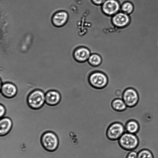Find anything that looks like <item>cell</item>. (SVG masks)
<instances>
[{
  "label": "cell",
  "instance_id": "obj_1",
  "mask_svg": "<svg viewBox=\"0 0 158 158\" xmlns=\"http://www.w3.org/2000/svg\"><path fill=\"white\" fill-rule=\"evenodd\" d=\"M89 85L93 88L97 89H102L108 84L109 79L104 72L99 70L92 71L87 77Z\"/></svg>",
  "mask_w": 158,
  "mask_h": 158
},
{
  "label": "cell",
  "instance_id": "obj_2",
  "mask_svg": "<svg viewBox=\"0 0 158 158\" xmlns=\"http://www.w3.org/2000/svg\"><path fill=\"white\" fill-rule=\"evenodd\" d=\"M27 102L31 109L33 110H39L45 103V94L40 89H34L28 94Z\"/></svg>",
  "mask_w": 158,
  "mask_h": 158
},
{
  "label": "cell",
  "instance_id": "obj_3",
  "mask_svg": "<svg viewBox=\"0 0 158 158\" xmlns=\"http://www.w3.org/2000/svg\"><path fill=\"white\" fill-rule=\"evenodd\" d=\"M40 142L44 149L50 152L56 150L59 144L57 135L53 132L50 131H46L42 134L40 137Z\"/></svg>",
  "mask_w": 158,
  "mask_h": 158
},
{
  "label": "cell",
  "instance_id": "obj_4",
  "mask_svg": "<svg viewBox=\"0 0 158 158\" xmlns=\"http://www.w3.org/2000/svg\"><path fill=\"white\" fill-rule=\"evenodd\" d=\"M120 146L127 151L135 150L139 144V140L136 134L127 132L124 133L118 140Z\"/></svg>",
  "mask_w": 158,
  "mask_h": 158
},
{
  "label": "cell",
  "instance_id": "obj_5",
  "mask_svg": "<svg viewBox=\"0 0 158 158\" xmlns=\"http://www.w3.org/2000/svg\"><path fill=\"white\" fill-rule=\"evenodd\" d=\"M125 132L124 125L122 123L115 122L110 124L106 131V136L111 140H116Z\"/></svg>",
  "mask_w": 158,
  "mask_h": 158
},
{
  "label": "cell",
  "instance_id": "obj_6",
  "mask_svg": "<svg viewBox=\"0 0 158 158\" xmlns=\"http://www.w3.org/2000/svg\"><path fill=\"white\" fill-rule=\"evenodd\" d=\"M122 98L128 108L133 107L135 106L139 99L138 92L132 88H127L123 91Z\"/></svg>",
  "mask_w": 158,
  "mask_h": 158
},
{
  "label": "cell",
  "instance_id": "obj_7",
  "mask_svg": "<svg viewBox=\"0 0 158 158\" xmlns=\"http://www.w3.org/2000/svg\"><path fill=\"white\" fill-rule=\"evenodd\" d=\"M69 18L67 12L64 10H60L55 12L51 18L52 25L55 27H60L64 26Z\"/></svg>",
  "mask_w": 158,
  "mask_h": 158
},
{
  "label": "cell",
  "instance_id": "obj_8",
  "mask_svg": "<svg viewBox=\"0 0 158 158\" xmlns=\"http://www.w3.org/2000/svg\"><path fill=\"white\" fill-rule=\"evenodd\" d=\"M0 90L2 95L8 99L14 98L17 94L18 91L16 86L10 82H6L2 83L1 85Z\"/></svg>",
  "mask_w": 158,
  "mask_h": 158
},
{
  "label": "cell",
  "instance_id": "obj_9",
  "mask_svg": "<svg viewBox=\"0 0 158 158\" xmlns=\"http://www.w3.org/2000/svg\"><path fill=\"white\" fill-rule=\"evenodd\" d=\"M120 5L117 0H106L102 6V11L108 15L116 14L119 10Z\"/></svg>",
  "mask_w": 158,
  "mask_h": 158
},
{
  "label": "cell",
  "instance_id": "obj_10",
  "mask_svg": "<svg viewBox=\"0 0 158 158\" xmlns=\"http://www.w3.org/2000/svg\"><path fill=\"white\" fill-rule=\"evenodd\" d=\"M61 99V95L56 90H49L45 93V103L48 106H53L57 105Z\"/></svg>",
  "mask_w": 158,
  "mask_h": 158
},
{
  "label": "cell",
  "instance_id": "obj_11",
  "mask_svg": "<svg viewBox=\"0 0 158 158\" xmlns=\"http://www.w3.org/2000/svg\"><path fill=\"white\" fill-rule=\"evenodd\" d=\"M91 52L88 48L81 47L76 49L73 52V57L74 60L79 63L87 61L90 56Z\"/></svg>",
  "mask_w": 158,
  "mask_h": 158
},
{
  "label": "cell",
  "instance_id": "obj_12",
  "mask_svg": "<svg viewBox=\"0 0 158 158\" xmlns=\"http://www.w3.org/2000/svg\"><path fill=\"white\" fill-rule=\"evenodd\" d=\"M112 21L115 26L122 28L128 25L130 19L129 15L122 12L114 15L112 18Z\"/></svg>",
  "mask_w": 158,
  "mask_h": 158
},
{
  "label": "cell",
  "instance_id": "obj_13",
  "mask_svg": "<svg viewBox=\"0 0 158 158\" xmlns=\"http://www.w3.org/2000/svg\"><path fill=\"white\" fill-rule=\"evenodd\" d=\"M13 125L10 118L5 117L1 118L0 121V135L3 136L7 135L11 130Z\"/></svg>",
  "mask_w": 158,
  "mask_h": 158
},
{
  "label": "cell",
  "instance_id": "obj_14",
  "mask_svg": "<svg viewBox=\"0 0 158 158\" xmlns=\"http://www.w3.org/2000/svg\"><path fill=\"white\" fill-rule=\"evenodd\" d=\"M110 106L113 110L117 112L123 111L127 107L123 99L120 98L113 99L111 102Z\"/></svg>",
  "mask_w": 158,
  "mask_h": 158
},
{
  "label": "cell",
  "instance_id": "obj_15",
  "mask_svg": "<svg viewBox=\"0 0 158 158\" xmlns=\"http://www.w3.org/2000/svg\"><path fill=\"white\" fill-rule=\"evenodd\" d=\"M125 132L136 134L139 130V125L135 120L131 119L128 121L125 126Z\"/></svg>",
  "mask_w": 158,
  "mask_h": 158
},
{
  "label": "cell",
  "instance_id": "obj_16",
  "mask_svg": "<svg viewBox=\"0 0 158 158\" xmlns=\"http://www.w3.org/2000/svg\"><path fill=\"white\" fill-rule=\"evenodd\" d=\"M87 62L89 64L93 67H98L102 62L101 56L97 54H92L88 59Z\"/></svg>",
  "mask_w": 158,
  "mask_h": 158
},
{
  "label": "cell",
  "instance_id": "obj_17",
  "mask_svg": "<svg viewBox=\"0 0 158 158\" xmlns=\"http://www.w3.org/2000/svg\"><path fill=\"white\" fill-rule=\"evenodd\" d=\"M121 6L123 12L128 15L131 14L134 10L133 4L129 1L124 2Z\"/></svg>",
  "mask_w": 158,
  "mask_h": 158
},
{
  "label": "cell",
  "instance_id": "obj_18",
  "mask_svg": "<svg viewBox=\"0 0 158 158\" xmlns=\"http://www.w3.org/2000/svg\"><path fill=\"white\" fill-rule=\"evenodd\" d=\"M137 158H154L152 152L149 149L143 148L138 152Z\"/></svg>",
  "mask_w": 158,
  "mask_h": 158
},
{
  "label": "cell",
  "instance_id": "obj_19",
  "mask_svg": "<svg viewBox=\"0 0 158 158\" xmlns=\"http://www.w3.org/2000/svg\"><path fill=\"white\" fill-rule=\"evenodd\" d=\"M138 152L135 150L130 151L126 158H137Z\"/></svg>",
  "mask_w": 158,
  "mask_h": 158
},
{
  "label": "cell",
  "instance_id": "obj_20",
  "mask_svg": "<svg viewBox=\"0 0 158 158\" xmlns=\"http://www.w3.org/2000/svg\"><path fill=\"white\" fill-rule=\"evenodd\" d=\"M0 117L1 118H2L5 115L6 113V109L4 106L0 104Z\"/></svg>",
  "mask_w": 158,
  "mask_h": 158
},
{
  "label": "cell",
  "instance_id": "obj_21",
  "mask_svg": "<svg viewBox=\"0 0 158 158\" xmlns=\"http://www.w3.org/2000/svg\"><path fill=\"white\" fill-rule=\"evenodd\" d=\"M92 2L94 4L101 5L106 0H91Z\"/></svg>",
  "mask_w": 158,
  "mask_h": 158
}]
</instances>
